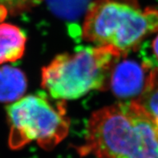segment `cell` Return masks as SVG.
<instances>
[{
    "instance_id": "obj_1",
    "label": "cell",
    "mask_w": 158,
    "mask_h": 158,
    "mask_svg": "<svg viewBox=\"0 0 158 158\" xmlns=\"http://www.w3.org/2000/svg\"><path fill=\"white\" fill-rule=\"evenodd\" d=\"M77 150L96 158H158V128L134 100L112 104L91 116Z\"/></svg>"
},
{
    "instance_id": "obj_2",
    "label": "cell",
    "mask_w": 158,
    "mask_h": 158,
    "mask_svg": "<svg viewBox=\"0 0 158 158\" xmlns=\"http://www.w3.org/2000/svg\"><path fill=\"white\" fill-rule=\"evenodd\" d=\"M158 31V9L142 8L136 0H96L84 20V40L112 48L120 57L136 50Z\"/></svg>"
},
{
    "instance_id": "obj_4",
    "label": "cell",
    "mask_w": 158,
    "mask_h": 158,
    "mask_svg": "<svg viewBox=\"0 0 158 158\" xmlns=\"http://www.w3.org/2000/svg\"><path fill=\"white\" fill-rule=\"evenodd\" d=\"M9 145L19 149L36 142L52 150L67 136L70 121L63 102L52 103L44 95H29L6 108Z\"/></svg>"
},
{
    "instance_id": "obj_9",
    "label": "cell",
    "mask_w": 158,
    "mask_h": 158,
    "mask_svg": "<svg viewBox=\"0 0 158 158\" xmlns=\"http://www.w3.org/2000/svg\"><path fill=\"white\" fill-rule=\"evenodd\" d=\"M43 0H0V21L6 15H17L31 10Z\"/></svg>"
},
{
    "instance_id": "obj_8",
    "label": "cell",
    "mask_w": 158,
    "mask_h": 158,
    "mask_svg": "<svg viewBox=\"0 0 158 158\" xmlns=\"http://www.w3.org/2000/svg\"><path fill=\"white\" fill-rule=\"evenodd\" d=\"M133 100L145 111L158 128V68L151 69L144 90Z\"/></svg>"
},
{
    "instance_id": "obj_6",
    "label": "cell",
    "mask_w": 158,
    "mask_h": 158,
    "mask_svg": "<svg viewBox=\"0 0 158 158\" xmlns=\"http://www.w3.org/2000/svg\"><path fill=\"white\" fill-rule=\"evenodd\" d=\"M26 42V35L18 27L6 23H0V64L22 58Z\"/></svg>"
},
{
    "instance_id": "obj_11",
    "label": "cell",
    "mask_w": 158,
    "mask_h": 158,
    "mask_svg": "<svg viewBox=\"0 0 158 158\" xmlns=\"http://www.w3.org/2000/svg\"><path fill=\"white\" fill-rule=\"evenodd\" d=\"M152 55L154 56L155 60H156V63H157L158 64V34L155 37L154 40H152Z\"/></svg>"
},
{
    "instance_id": "obj_3",
    "label": "cell",
    "mask_w": 158,
    "mask_h": 158,
    "mask_svg": "<svg viewBox=\"0 0 158 158\" xmlns=\"http://www.w3.org/2000/svg\"><path fill=\"white\" fill-rule=\"evenodd\" d=\"M120 58L112 48L98 46L58 55L42 69L41 84L55 100H76L91 91L108 88Z\"/></svg>"
},
{
    "instance_id": "obj_5",
    "label": "cell",
    "mask_w": 158,
    "mask_h": 158,
    "mask_svg": "<svg viewBox=\"0 0 158 158\" xmlns=\"http://www.w3.org/2000/svg\"><path fill=\"white\" fill-rule=\"evenodd\" d=\"M151 69L146 63L140 64L134 60L116 63L111 72L108 88L120 98L136 96V99L144 90Z\"/></svg>"
},
{
    "instance_id": "obj_10",
    "label": "cell",
    "mask_w": 158,
    "mask_h": 158,
    "mask_svg": "<svg viewBox=\"0 0 158 158\" xmlns=\"http://www.w3.org/2000/svg\"><path fill=\"white\" fill-rule=\"evenodd\" d=\"M85 0H51L52 8L59 14L69 17L68 4H70L71 16L77 15L83 9Z\"/></svg>"
},
{
    "instance_id": "obj_7",
    "label": "cell",
    "mask_w": 158,
    "mask_h": 158,
    "mask_svg": "<svg viewBox=\"0 0 158 158\" xmlns=\"http://www.w3.org/2000/svg\"><path fill=\"white\" fill-rule=\"evenodd\" d=\"M27 89V78L19 68L4 65L0 67V102L17 101Z\"/></svg>"
}]
</instances>
